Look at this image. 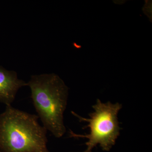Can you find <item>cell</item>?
Instances as JSON below:
<instances>
[{"instance_id":"obj_1","label":"cell","mask_w":152,"mask_h":152,"mask_svg":"<svg viewBox=\"0 0 152 152\" xmlns=\"http://www.w3.org/2000/svg\"><path fill=\"white\" fill-rule=\"evenodd\" d=\"M28 86L43 126L56 138L61 137L66 132L64 114L67 104L69 88L55 73L32 75Z\"/></svg>"},{"instance_id":"obj_2","label":"cell","mask_w":152,"mask_h":152,"mask_svg":"<svg viewBox=\"0 0 152 152\" xmlns=\"http://www.w3.org/2000/svg\"><path fill=\"white\" fill-rule=\"evenodd\" d=\"M37 115L7 106L0 114L1 152H50L47 130L38 122Z\"/></svg>"},{"instance_id":"obj_3","label":"cell","mask_w":152,"mask_h":152,"mask_svg":"<svg viewBox=\"0 0 152 152\" xmlns=\"http://www.w3.org/2000/svg\"><path fill=\"white\" fill-rule=\"evenodd\" d=\"M94 111L89 114L90 118L80 116L75 112L72 114L79 119L80 122H86L88 124L85 128L90 129V133L87 134H79L70 131V137L74 138H87L86 143L87 149L83 152H92L98 145L104 151H109L115 145L120 134L121 128L119 126L118 114L122 108L119 103L111 102L103 103L98 99L93 105Z\"/></svg>"},{"instance_id":"obj_4","label":"cell","mask_w":152,"mask_h":152,"mask_svg":"<svg viewBox=\"0 0 152 152\" xmlns=\"http://www.w3.org/2000/svg\"><path fill=\"white\" fill-rule=\"evenodd\" d=\"M28 83L18 79L16 72L9 71L0 66V102L11 105L19 89Z\"/></svg>"},{"instance_id":"obj_5","label":"cell","mask_w":152,"mask_h":152,"mask_svg":"<svg viewBox=\"0 0 152 152\" xmlns=\"http://www.w3.org/2000/svg\"><path fill=\"white\" fill-rule=\"evenodd\" d=\"M0 152H1V151H0Z\"/></svg>"}]
</instances>
